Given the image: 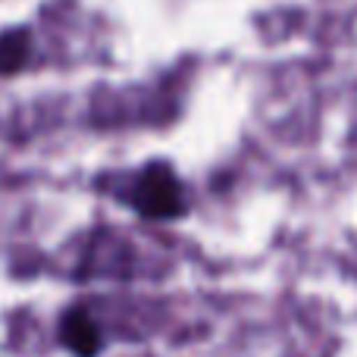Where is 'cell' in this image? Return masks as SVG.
Returning a JSON list of instances; mask_svg holds the SVG:
<instances>
[{
  "mask_svg": "<svg viewBox=\"0 0 357 357\" xmlns=\"http://www.w3.org/2000/svg\"><path fill=\"white\" fill-rule=\"evenodd\" d=\"M60 342L66 345V351L75 357H94L100 351V329L98 320L88 314L85 307H69L60 317Z\"/></svg>",
  "mask_w": 357,
  "mask_h": 357,
  "instance_id": "cell-2",
  "label": "cell"
},
{
  "mask_svg": "<svg viewBox=\"0 0 357 357\" xmlns=\"http://www.w3.org/2000/svg\"><path fill=\"white\" fill-rule=\"evenodd\" d=\"M129 204L135 207V213L148 216V220H173V216H178L185 207V195L176 169L169 163H148L132 178Z\"/></svg>",
  "mask_w": 357,
  "mask_h": 357,
  "instance_id": "cell-1",
  "label": "cell"
},
{
  "mask_svg": "<svg viewBox=\"0 0 357 357\" xmlns=\"http://www.w3.org/2000/svg\"><path fill=\"white\" fill-rule=\"evenodd\" d=\"M31 38L25 29H10L0 35V75H10L29 60Z\"/></svg>",
  "mask_w": 357,
  "mask_h": 357,
  "instance_id": "cell-3",
  "label": "cell"
}]
</instances>
